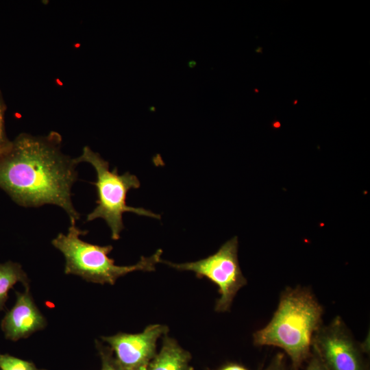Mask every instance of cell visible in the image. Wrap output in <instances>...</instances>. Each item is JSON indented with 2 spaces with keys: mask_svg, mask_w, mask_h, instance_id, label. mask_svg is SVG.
Here are the masks:
<instances>
[{
  "mask_svg": "<svg viewBox=\"0 0 370 370\" xmlns=\"http://www.w3.org/2000/svg\"><path fill=\"white\" fill-rule=\"evenodd\" d=\"M61 147L62 137L56 132L18 134L0 160V188L21 206H60L75 224L80 214L72 203L71 189L77 180L78 164Z\"/></svg>",
  "mask_w": 370,
  "mask_h": 370,
  "instance_id": "1",
  "label": "cell"
},
{
  "mask_svg": "<svg viewBox=\"0 0 370 370\" xmlns=\"http://www.w3.org/2000/svg\"><path fill=\"white\" fill-rule=\"evenodd\" d=\"M323 314L322 306L310 290L288 288L281 294L271 321L254 334V344L281 348L290 358L293 370H300L310 356Z\"/></svg>",
  "mask_w": 370,
  "mask_h": 370,
  "instance_id": "2",
  "label": "cell"
},
{
  "mask_svg": "<svg viewBox=\"0 0 370 370\" xmlns=\"http://www.w3.org/2000/svg\"><path fill=\"white\" fill-rule=\"evenodd\" d=\"M88 231L81 230L75 224H71L66 234L60 233L51 241L65 258L64 273L76 275L84 280L101 284H114L116 280L136 271H153L156 264L161 262L162 249L149 257L141 256L135 264L118 266L108 257L112 245H93L80 238Z\"/></svg>",
  "mask_w": 370,
  "mask_h": 370,
  "instance_id": "3",
  "label": "cell"
},
{
  "mask_svg": "<svg viewBox=\"0 0 370 370\" xmlns=\"http://www.w3.org/2000/svg\"><path fill=\"white\" fill-rule=\"evenodd\" d=\"M77 164L87 162L96 172L97 181L92 183L97 189V206L88 214L86 221L102 219L111 230L113 240L120 238L124 229L123 214L133 212L140 216L160 219V215L143 208H134L126 204V197L131 189L138 188L140 183L138 177L126 172L119 175L117 169L110 171L109 162L88 146L83 148L82 154L75 158Z\"/></svg>",
  "mask_w": 370,
  "mask_h": 370,
  "instance_id": "4",
  "label": "cell"
},
{
  "mask_svg": "<svg viewBox=\"0 0 370 370\" xmlns=\"http://www.w3.org/2000/svg\"><path fill=\"white\" fill-rule=\"evenodd\" d=\"M180 271L194 272L198 278H206L219 288L220 297L215 305L217 312L229 310L237 292L247 284L238 260V238L226 241L208 257L190 262L173 263L162 261Z\"/></svg>",
  "mask_w": 370,
  "mask_h": 370,
  "instance_id": "5",
  "label": "cell"
},
{
  "mask_svg": "<svg viewBox=\"0 0 370 370\" xmlns=\"http://www.w3.org/2000/svg\"><path fill=\"white\" fill-rule=\"evenodd\" d=\"M312 349L327 370H369L362 347L340 317L318 329L312 338Z\"/></svg>",
  "mask_w": 370,
  "mask_h": 370,
  "instance_id": "6",
  "label": "cell"
},
{
  "mask_svg": "<svg viewBox=\"0 0 370 370\" xmlns=\"http://www.w3.org/2000/svg\"><path fill=\"white\" fill-rule=\"evenodd\" d=\"M169 331L167 326L149 325L138 334L118 333L103 336L119 364L127 370H146L156 354V341Z\"/></svg>",
  "mask_w": 370,
  "mask_h": 370,
  "instance_id": "7",
  "label": "cell"
},
{
  "mask_svg": "<svg viewBox=\"0 0 370 370\" xmlns=\"http://www.w3.org/2000/svg\"><path fill=\"white\" fill-rule=\"evenodd\" d=\"M16 295L14 306L7 312L1 324L5 338L13 341L27 338L47 325L29 293V287H25L23 293L16 291Z\"/></svg>",
  "mask_w": 370,
  "mask_h": 370,
  "instance_id": "8",
  "label": "cell"
},
{
  "mask_svg": "<svg viewBox=\"0 0 370 370\" xmlns=\"http://www.w3.org/2000/svg\"><path fill=\"white\" fill-rule=\"evenodd\" d=\"M190 354L166 334L162 347L149 362L146 370H191Z\"/></svg>",
  "mask_w": 370,
  "mask_h": 370,
  "instance_id": "9",
  "label": "cell"
},
{
  "mask_svg": "<svg viewBox=\"0 0 370 370\" xmlns=\"http://www.w3.org/2000/svg\"><path fill=\"white\" fill-rule=\"evenodd\" d=\"M17 282L29 287V280L20 264L8 261L0 264V310L5 309L8 292Z\"/></svg>",
  "mask_w": 370,
  "mask_h": 370,
  "instance_id": "10",
  "label": "cell"
},
{
  "mask_svg": "<svg viewBox=\"0 0 370 370\" xmlns=\"http://www.w3.org/2000/svg\"><path fill=\"white\" fill-rule=\"evenodd\" d=\"M0 370H47L38 369L30 361L0 353Z\"/></svg>",
  "mask_w": 370,
  "mask_h": 370,
  "instance_id": "11",
  "label": "cell"
},
{
  "mask_svg": "<svg viewBox=\"0 0 370 370\" xmlns=\"http://www.w3.org/2000/svg\"><path fill=\"white\" fill-rule=\"evenodd\" d=\"M96 347L101 360V370H127L119 364L109 346H104L96 341Z\"/></svg>",
  "mask_w": 370,
  "mask_h": 370,
  "instance_id": "12",
  "label": "cell"
},
{
  "mask_svg": "<svg viewBox=\"0 0 370 370\" xmlns=\"http://www.w3.org/2000/svg\"><path fill=\"white\" fill-rule=\"evenodd\" d=\"M6 105L2 93L0 90V160L10 150L12 140H10L6 134L5 128V112Z\"/></svg>",
  "mask_w": 370,
  "mask_h": 370,
  "instance_id": "13",
  "label": "cell"
},
{
  "mask_svg": "<svg viewBox=\"0 0 370 370\" xmlns=\"http://www.w3.org/2000/svg\"><path fill=\"white\" fill-rule=\"evenodd\" d=\"M264 370H287L284 354L282 352L277 353Z\"/></svg>",
  "mask_w": 370,
  "mask_h": 370,
  "instance_id": "14",
  "label": "cell"
},
{
  "mask_svg": "<svg viewBox=\"0 0 370 370\" xmlns=\"http://www.w3.org/2000/svg\"><path fill=\"white\" fill-rule=\"evenodd\" d=\"M306 370H327L318 354L312 349L310 356L307 360Z\"/></svg>",
  "mask_w": 370,
  "mask_h": 370,
  "instance_id": "15",
  "label": "cell"
},
{
  "mask_svg": "<svg viewBox=\"0 0 370 370\" xmlns=\"http://www.w3.org/2000/svg\"><path fill=\"white\" fill-rule=\"evenodd\" d=\"M218 370H249L244 366L237 363H228L221 367Z\"/></svg>",
  "mask_w": 370,
  "mask_h": 370,
  "instance_id": "16",
  "label": "cell"
}]
</instances>
